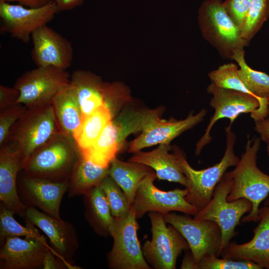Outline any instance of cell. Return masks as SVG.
<instances>
[{
    "label": "cell",
    "mask_w": 269,
    "mask_h": 269,
    "mask_svg": "<svg viewBox=\"0 0 269 269\" xmlns=\"http://www.w3.org/2000/svg\"><path fill=\"white\" fill-rule=\"evenodd\" d=\"M268 269H269V267H268Z\"/></svg>",
    "instance_id": "obj_46"
},
{
    "label": "cell",
    "mask_w": 269,
    "mask_h": 269,
    "mask_svg": "<svg viewBox=\"0 0 269 269\" xmlns=\"http://www.w3.org/2000/svg\"><path fill=\"white\" fill-rule=\"evenodd\" d=\"M109 166L103 167L87 159L80 152L69 180V198L88 194L109 175Z\"/></svg>",
    "instance_id": "obj_26"
},
{
    "label": "cell",
    "mask_w": 269,
    "mask_h": 269,
    "mask_svg": "<svg viewBox=\"0 0 269 269\" xmlns=\"http://www.w3.org/2000/svg\"><path fill=\"white\" fill-rule=\"evenodd\" d=\"M232 182L228 172H225L216 185L211 200L194 217L198 220L214 221L219 226L222 238L221 253L236 236V227L243 216L250 213L253 207L252 203L246 198L227 200Z\"/></svg>",
    "instance_id": "obj_6"
},
{
    "label": "cell",
    "mask_w": 269,
    "mask_h": 269,
    "mask_svg": "<svg viewBox=\"0 0 269 269\" xmlns=\"http://www.w3.org/2000/svg\"><path fill=\"white\" fill-rule=\"evenodd\" d=\"M269 16V0H251L249 11L240 29L243 38L250 43Z\"/></svg>",
    "instance_id": "obj_32"
},
{
    "label": "cell",
    "mask_w": 269,
    "mask_h": 269,
    "mask_svg": "<svg viewBox=\"0 0 269 269\" xmlns=\"http://www.w3.org/2000/svg\"><path fill=\"white\" fill-rule=\"evenodd\" d=\"M108 203L114 218L127 216L131 210L132 204L126 195L110 176L105 177L99 184Z\"/></svg>",
    "instance_id": "obj_31"
},
{
    "label": "cell",
    "mask_w": 269,
    "mask_h": 269,
    "mask_svg": "<svg viewBox=\"0 0 269 269\" xmlns=\"http://www.w3.org/2000/svg\"><path fill=\"white\" fill-rule=\"evenodd\" d=\"M52 105L60 131L74 139L84 117L76 93L70 82L59 90L52 99Z\"/></svg>",
    "instance_id": "obj_23"
},
{
    "label": "cell",
    "mask_w": 269,
    "mask_h": 269,
    "mask_svg": "<svg viewBox=\"0 0 269 269\" xmlns=\"http://www.w3.org/2000/svg\"><path fill=\"white\" fill-rule=\"evenodd\" d=\"M226 148L223 157L215 165L202 170H196L187 162L186 156L178 149L173 152L176 156L181 169L185 175L188 193L185 199L195 206L198 211L204 208L211 200L214 189L227 169L236 166L240 158L234 150L236 140L235 134L231 130V126L225 128Z\"/></svg>",
    "instance_id": "obj_3"
},
{
    "label": "cell",
    "mask_w": 269,
    "mask_h": 269,
    "mask_svg": "<svg viewBox=\"0 0 269 269\" xmlns=\"http://www.w3.org/2000/svg\"><path fill=\"white\" fill-rule=\"evenodd\" d=\"M132 209L123 218H115L113 245L107 257L112 269H150L145 261L137 235L139 225Z\"/></svg>",
    "instance_id": "obj_11"
},
{
    "label": "cell",
    "mask_w": 269,
    "mask_h": 269,
    "mask_svg": "<svg viewBox=\"0 0 269 269\" xmlns=\"http://www.w3.org/2000/svg\"><path fill=\"white\" fill-rule=\"evenodd\" d=\"M259 223L254 230V237L248 242L238 244L230 242L221 255L237 260L252 261L262 269L269 266V207L264 206L259 210Z\"/></svg>",
    "instance_id": "obj_19"
},
{
    "label": "cell",
    "mask_w": 269,
    "mask_h": 269,
    "mask_svg": "<svg viewBox=\"0 0 269 269\" xmlns=\"http://www.w3.org/2000/svg\"><path fill=\"white\" fill-rule=\"evenodd\" d=\"M251 2V0H225L224 1L227 12L240 29L247 15Z\"/></svg>",
    "instance_id": "obj_36"
},
{
    "label": "cell",
    "mask_w": 269,
    "mask_h": 269,
    "mask_svg": "<svg viewBox=\"0 0 269 269\" xmlns=\"http://www.w3.org/2000/svg\"><path fill=\"white\" fill-rule=\"evenodd\" d=\"M232 60L239 67L238 74L240 79L251 94L256 97L259 102L258 109L251 117L254 121L268 117V106L269 102V75L265 72L251 68L245 59V51H236Z\"/></svg>",
    "instance_id": "obj_24"
},
{
    "label": "cell",
    "mask_w": 269,
    "mask_h": 269,
    "mask_svg": "<svg viewBox=\"0 0 269 269\" xmlns=\"http://www.w3.org/2000/svg\"><path fill=\"white\" fill-rule=\"evenodd\" d=\"M68 269L67 266L61 259L56 257L51 251L47 254L42 269Z\"/></svg>",
    "instance_id": "obj_38"
},
{
    "label": "cell",
    "mask_w": 269,
    "mask_h": 269,
    "mask_svg": "<svg viewBox=\"0 0 269 269\" xmlns=\"http://www.w3.org/2000/svg\"><path fill=\"white\" fill-rule=\"evenodd\" d=\"M6 2H16L18 4L27 7H38L42 6L52 0H3Z\"/></svg>",
    "instance_id": "obj_41"
},
{
    "label": "cell",
    "mask_w": 269,
    "mask_h": 269,
    "mask_svg": "<svg viewBox=\"0 0 269 269\" xmlns=\"http://www.w3.org/2000/svg\"><path fill=\"white\" fill-rule=\"evenodd\" d=\"M263 140H264L268 145L267 150H268V153L269 155V136L265 138Z\"/></svg>",
    "instance_id": "obj_43"
},
{
    "label": "cell",
    "mask_w": 269,
    "mask_h": 269,
    "mask_svg": "<svg viewBox=\"0 0 269 269\" xmlns=\"http://www.w3.org/2000/svg\"><path fill=\"white\" fill-rule=\"evenodd\" d=\"M207 91L212 94L209 104L214 109L204 135L196 144L195 154L199 155L202 148L212 139L210 132L218 120L227 118L230 125L243 113H254L259 107V102L255 96L244 92L217 87L212 83L208 86Z\"/></svg>",
    "instance_id": "obj_13"
},
{
    "label": "cell",
    "mask_w": 269,
    "mask_h": 269,
    "mask_svg": "<svg viewBox=\"0 0 269 269\" xmlns=\"http://www.w3.org/2000/svg\"><path fill=\"white\" fill-rule=\"evenodd\" d=\"M26 110L21 103H17L0 110V145L5 141L9 132L14 124Z\"/></svg>",
    "instance_id": "obj_35"
},
{
    "label": "cell",
    "mask_w": 269,
    "mask_h": 269,
    "mask_svg": "<svg viewBox=\"0 0 269 269\" xmlns=\"http://www.w3.org/2000/svg\"><path fill=\"white\" fill-rule=\"evenodd\" d=\"M255 130L260 134L261 139L263 140L269 136V118L254 121Z\"/></svg>",
    "instance_id": "obj_39"
},
{
    "label": "cell",
    "mask_w": 269,
    "mask_h": 269,
    "mask_svg": "<svg viewBox=\"0 0 269 269\" xmlns=\"http://www.w3.org/2000/svg\"><path fill=\"white\" fill-rule=\"evenodd\" d=\"M15 213L0 204V243L1 246L9 237H24L42 240H46L35 226L26 222V226H23L13 217Z\"/></svg>",
    "instance_id": "obj_30"
},
{
    "label": "cell",
    "mask_w": 269,
    "mask_h": 269,
    "mask_svg": "<svg viewBox=\"0 0 269 269\" xmlns=\"http://www.w3.org/2000/svg\"><path fill=\"white\" fill-rule=\"evenodd\" d=\"M80 155L73 138L62 132L35 150L22 163L26 174L53 181H69Z\"/></svg>",
    "instance_id": "obj_1"
},
{
    "label": "cell",
    "mask_w": 269,
    "mask_h": 269,
    "mask_svg": "<svg viewBox=\"0 0 269 269\" xmlns=\"http://www.w3.org/2000/svg\"><path fill=\"white\" fill-rule=\"evenodd\" d=\"M153 172L151 167L143 164L125 162L115 157L110 164L109 175L122 188L132 204L140 181Z\"/></svg>",
    "instance_id": "obj_27"
},
{
    "label": "cell",
    "mask_w": 269,
    "mask_h": 269,
    "mask_svg": "<svg viewBox=\"0 0 269 269\" xmlns=\"http://www.w3.org/2000/svg\"><path fill=\"white\" fill-rule=\"evenodd\" d=\"M24 218L26 222L38 227L45 234L53 254L64 262L68 269H81L70 262L79 247L78 236L73 224L30 206L27 207Z\"/></svg>",
    "instance_id": "obj_14"
},
{
    "label": "cell",
    "mask_w": 269,
    "mask_h": 269,
    "mask_svg": "<svg viewBox=\"0 0 269 269\" xmlns=\"http://www.w3.org/2000/svg\"><path fill=\"white\" fill-rule=\"evenodd\" d=\"M113 117L109 109L102 106L86 117L74 138L80 150L90 147L98 139Z\"/></svg>",
    "instance_id": "obj_29"
},
{
    "label": "cell",
    "mask_w": 269,
    "mask_h": 269,
    "mask_svg": "<svg viewBox=\"0 0 269 269\" xmlns=\"http://www.w3.org/2000/svg\"><path fill=\"white\" fill-rule=\"evenodd\" d=\"M264 206L269 207V195L265 199Z\"/></svg>",
    "instance_id": "obj_44"
},
{
    "label": "cell",
    "mask_w": 269,
    "mask_h": 269,
    "mask_svg": "<svg viewBox=\"0 0 269 269\" xmlns=\"http://www.w3.org/2000/svg\"><path fill=\"white\" fill-rule=\"evenodd\" d=\"M59 12L51 1L38 7H27L0 0V31L27 43L33 32L47 25Z\"/></svg>",
    "instance_id": "obj_12"
},
{
    "label": "cell",
    "mask_w": 269,
    "mask_h": 269,
    "mask_svg": "<svg viewBox=\"0 0 269 269\" xmlns=\"http://www.w3.org/2000/svg\"><path fill=\"white\" fill-rule=\"evenodd\" d=\"M198 269H262L255 263L247 260L218 258L214 255L203 258L198 265Z\"/></svg>",
    "instance_id": "obj_34"
},
{
    "label": "cell",
    "mask_w": 269,
    "mask_h": 269,
    "mask_svg": "<svg viewBox=\"0 0 269 269\" xmlns=\"http://www.w3.org/2000/svg\"><path fill=\"white\" fill-rule=\"evenodd\" d=\"M65 70L52 66H37L22 74L14 85L20 93L17 103L26 108L52 103L59 90L70 82Z\"/></svg>",
    "instance_id": "obj_9"
},
{
    "label": "cell",
    "mask_w": 269,
    "mask_h": 269,
    "mask_svg": "<svg viewBox=\"0 0 269 269\" xmlns=\"http://www.w3.org/2000/svg\"><path fill=\"white\" fill-rule=\"evenodd\" d=\"M169 144H160L148 152L134 153L128 161L137 162L151 167L159 179L178 183L186 187L187 181L182 171L176 155L169 153Z\"/></svg>",
    "instance_id": "obj_21"
},
{
    "label": "cell",
    "mask_w": 269,
    "mask_h": 269,
    "mask_svg": "<svg viewBox=\"0 0 269 269\" xmlns=\"http://www.w3.org/2000/svg\"><path fill=\"white\" fill-rule=\"evenodd\" d=\"M60 132L52 103L35 106L26 108L11 128L4 143L7 142L18 152L23 163Z\"/></svg>",
    "instance_id": "obj_4"
},
{
    "label": "cell",
    "mask_w": 269,
    "mask_h": 269,
    "mask_svg": "<svg viewBox=\"0 0 269 269\" xmlns=\"http://www.w3.org/2000/svg\"><path fill=\"white\" fill-rule=\"evenodd\" d=\"M31 56L37 66H52L66 70L73 59L71 43L52 28L44 25L31 35Z\"/></svg>",
    "instance_id": "obj_16"
},
{
    "label": "cell",
    "mask_w": 269,
    "mask_h": 269,
    "mask_svg": "<svg viewBox=\"0 0 269 269\" xmlns=\"http://www.w3.org/2000/svg\"><path fill=\"white\" fill-rule=\"evenodd\" d=\"M268 117L269 118V102L268 106Z\"/></svg>",
    "instance_id": "obj_45"
},
{
    "label": "cell",
    "mask_w": 269,
    "mask_h": 269,
    "mask_svg": "<svg viewBox=\"0 0 269 269\" xmlns=\"http://www.w3.org/2000/svg\"><path fill=\"white\" fill-rule=\"evenodd\" d=\"M49 251L53 253L46 240L7 237L1 246L0 269H42L45 258Z\"/></svg>",
    "instance_id": "obj_17"
},
{
    "label": "cell",
    "mask_w": 269,
    "mask_h": 269,
    "mask_svg": "<svg viewBox=\"0 0 269 269\" xmlns=\"http://www.w3.org/2000/svg\"><path fill=\"white\" fill-rule=\"evenodd\" d=\"M238 70V65L229 63L223 64L217 69L210 72L208 76L211 83L217 87L253 95L240 79Z\"/></svg>",
    "instance_id": "obj_33"
},
{
    "label": "cell",
    "mask_w": 269,
    "mask_h": 269,
    "mask_svg": "<svg viewBox=\"0 0 269 269\" xmlns=\"http://www.w3.org/2000/svg\"><path fill=\"white\" fill-rule=\"evenodd\" d=\"M70 83L76 93L84 119L102 106H105L106 82L95 74L76 70L70 77Z\"/></svg>",
    "instance_id": "obj_22"
},
{
    "label": "cell",
    "mask_w": 269,
    "mask_h": 269,
    "mask_svg": "<svg viewBox=\"0 0 269 269\" xmlns=\"http://www.w3.org/2000/svg\"><path fill=\"white\" fill-rule=\"evenodd\" d=\"M206 114L207 111L202 109L195 115L190 113L184 120L173 121H166L161 120L159 117H156L131 142L128 151L134 153L157 144H170L174 138L202 122Z\"/></svg>",
    "instance_id": "obj_18"
},
{
    "label": "cell",
    "mask_w": 269,
    "mask_h": 269,
    "mask_svg": "<svg viewBox=\"0 0 269 269\" xmlns=\"http://www.w3.org/2000/svg\"><path fill=\"white\" fill-rule=\"evenodd\" d=\"M83 197L85 216L94 232L101 237H112L115 218L100 186L95 187Z\"/></svg>",
    "instance_id": "obj_25"
},
{
    "label": "cell",
    "mask_w": 269,
    "mask_h": 269,
    "mask_svg": "<svg viewBox=\"0 0 269 269\" xmlns=\"http://www.w3.org/2000/svg\"><path fill=\"white\" fill-rule=\"evenodd\" d=\"M57 5L59 11L71 10L81 5L84 0H52Z\"/></svg>",
    "instance_id": "obj_40"
},
{
    "label": "cell",
    "mask_w": 269,
    "mask_h": 269,
    "mask_svg": "<svg viewBox=\"0 0 269 269\" xmlns=\"http://www.w3.org/2000/svg\"><path fill=\"white\" fill-rule=\"evenodd\" d=\"M20 93L14 87L0 85V110L17 103Z\"/></svg>",
    "instance_id": "obj_37"
},
{
    "label": "cell",
    "mask_w": 269,
    "mask_h": 269,
    "mask_svg": "<svg viewBox=\"0 0 269 269\" xmlns=\"http://www.w3.org/2000/svg\"><path fill=\"white\" fill-rule=\"evenodd\" d=\"M22 170V160L18 152L7 143L0 150V200L15 214L24 217L27 206L21 200L17 190L18 173Z\"/></svg>",
    "instance_id": "obj_20"
},
{
    "label": "cell",
    "mask_w": 269,
    "mask_h": 269,
    "mask_svg": "<svg viewBox=\"0 0 269 269\" xmlns=\"http://www.w3.org/2000/svg\"><path fill=\"white\" fill-rule=\"evenodd\" d=\"M180 268L197 269V265L196 264L191 253L187 252L185 254L182 261Z\"/></svg>",
    "instance_id": "obj_42"
},
{
    "label": "cell",
    "mask_w": 269,
    "mask_h": 269,
    "mask_svg": "<svg viewBox=\"0 0 269 269\" xmlns=\"http://www.w3.org/2000/svg\"><path fill=\"white\" fill-rule=\"evenodd\" d=\"M17 190L21 200L54 217L61 218L59 210L69 181H53L22 173L17 178Z\"/></svg>",
    "instance_id": "obj_15"
},
{
    "label": "cell",
    "mask_w": 269,
    "mask_h": 269,
    "mask_svg": "<svg viewBox=\"0 0 269 269\" xmlns=\"http://www.w3.org/2000/svg\"><path fill=\"white\" fill-rule=\"evenodd\" d=\"M152 238L146 240L142 247L143 257L151 268L175 269L177 258L182 251L189 249L181 234L173 226H167L162 215L150 212Z\"/></svg>",
    "instance_id": "obj_7"
},
{
    "label": "cell",
    "mask_w": 269,
    "mask_h": 269,
    "mask_svg": "<svg viewBox=\"0 0 269 269\" xmlns=\"http://www.w3.org/2000/svg\"><path fill=\"white\" fill-rule=\"evenodd\" d=\"M156 178L155 172L151 173L146 176L138 186L131 205L137 219L150 212H156L163 215L178 211L194 216L198 213V209L185 199L188 193L186 188L168 191L161 190L153 183Z\"/></svg>",
    "instance_id": "obj_8"
},
{
    "label": "cell",
    "mask_w": 269,
    "mask_h": 269,
    "mask_svg": "<svg viewBox=\"0 0 269 269\" xmlns=\"http://www.w3.org/2000/svg\"><path fill=\"white\" fill-rule=\"evenodd\" d=\"M198 23L204 38L223 58L232 60L236 51L249 45L229 16L222 0L203 1L198 11Z\"/></svg>",
    "instance_id": "obj_5"
},
{
    "label": "cell",
    "mask_w": 269,
    "mask_h": 269,
    "mask_svg": "<svg viewBox=\"0 0 269 269\" xmlns=\"http://www.w3.org/2000/svg\"><path fill=\"white\" fill-rule=\"evenodd\" d=\"M260 144V138L251 139L248 135L244 153L235 168L228 172L232 182L227 200L246 198L253 204L249 214L242 219L244 222L259 221L260 205L269 195V175L262 171L257 165Z\"/></svg>",
    "instance_id": "obj_2"
},
{
    "label": "cell",
    "mask_w": 269,
    "mask_h": 269,
    "mask_svg": "<svg viewBox=\"0 0 269 269\" xmlns=\"http://www.w3.org/2000/svg\"><path fill=\"white\" fill-rule=\"evenodd\" d=\"M188 215L172 212L162 215L165 222L175 228L187 242L198 269L203 258L221 255V231L214 221L198 220Z\"/></svg>",
    "instance_id": "obj_10"
},
{
    "label": "cell",
    "mask_w": 269,
    "mask_h": 269,
    "mask_svg": "<svg viewBox=\"0 0 269 269\" xmlns=\"http://www.w3.org/2000/svg\"><path fill=\"white\" fill-rule=\"evenodd\" d=\"M120 149L112 120L90 147L80 151L87 159L97 165L107 167L110 166L111 161Z\"/></svg>",
    "instance_id": "obj_28"
}]
</instances>
